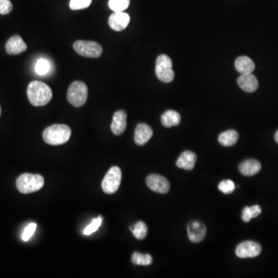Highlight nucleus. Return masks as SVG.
<instances>
[{"mask_svg":"<svg viewBox=\"0 0 278 278\" xmlns=\"http://www.w3.org/2000/svg\"><path fill=\"white\" fill-rule=\"evenodd\" d=\"M27 97L34 106H44L52 99V91L47 84L34 80L27 87Z\"/></svg>","mask_w":278,"mask_h":278,"instance_id":"1","label":"nucleus"},{"mask_svg":"<svg viewBox=\"0 0 278 278\" xmlns=\"http://www.w3.org/2000/svg\"><path fill=\"white\" fill-rule=\"evenodd\" d=\"M71 130L66 125H53L45 129L43 133L44 142L51 146H60L69 141Z\"/></svg>","mask_w":278,"mask_h":278,"instance_id":"2","label":"nucleus"},{"mask_svg":"<svg viewBox=\"0 0 278 278\" xmlns=\"http://www.w3.org/2000/svg\"><path fill=\"white\" fill-rule=\"evenodd\" d=\"M44 185V179L38 174L24 173L17 178V188L22 194L39 191Z\"/></svg>","mask_w":278,"mask_h":278,"instance_id":"3","label":"nucleus"},{"mask_svg":"<svg viewBox=\"0 0 278 278\" xmlns=\"http://www.w3.org/2000/svg\"><path fill=\"white\" fill-rule=\"evenodd\" d=\"M88 95V87L82 81H74L67 90V101L77 108L83 106L86 103Z\"/></svg>","mask_w":278,"mask_h":278,"instance_id":"4","label":"nucleus"},{"mask_svg":"<svg viewBox=\"0 0 278 278\" xmlns=\"http://www.w3.org/2000/svg\"><path fill=\"white\" fill-rule=\"evenodd\" d=\"M155 74L162 82L170 83L175 78L172 62L169 56L162 55L158 56L155 64Z\"/></svg>","mask_w":278,"mask_h":278,"instance_id":"5","label":"nucleus"},{"mask_svg":"<svg viewBox=\"0 0 278 278\" xmlns=\"http://www.w3.org/2000/svg\"><path fill=\"white\" fill-rule=\"evenodd\" d=\"M122 177L121 168L118 167H111L101 183L103 191L107 194H113L117 192L122 183Z\"/></svg>","mask_w":278,"mask_h":278,"instance_id":"6","label":"nucleus"},{"mask_svg":"<svg viewBox=\"0 0 278 278\" xmlns=\"http://www.w3.org/2000/svg\"><path fill=\"white\" fill-rule=\"evenodd\" d=\"M75 52L88 58H98L102 55L103 49L99 43L88 40H77L73 45Z\"/></svg>","mask_w":278,"mask_h":278,"instance_id":"7","label":"nucleus"},{"mask_svg":"<svg viewBox=\"0 0 278 278\" xmlns=\"http://www.w3.org/2000/svg\"><path fill=\"white\" fill-rule=\"evenodd\" d=\"M261 246L254 241H246L238 245L236 254L240 258H252L259 256L261 253Z\"/></svg>","mask_w":278,"mask_h":278,"instance_id":"8","label":"nucleus"},{"mask_svg":"<svg viewBox=\"0 0 278 278\" xmlns=\"http://www.w3.org/2000/svg\"><path fill=\"white\" fill-rule=\"evenodd\" d=\"M146 184L151 190L161 194H166L170 189V184L168 180L163 176L156 174H151L148 176Z\"/></svg>","mask_w":278,"mask_h":278,"instance_id":"9","label":"nucleus"},{"mask_svg":"<svg viewBox=\"0 0 278 278\" xmlns=\"http://www.w3.org/2000/svg\"><path fill=\"white\" fill-rule=\"evenodd\" d=\"M130 22V17L124 12H114L110 16L109 24L114 31H122L127 28Z\"/></svg>","mask_w":278,"mask_h":278,"instance_id":"10","label":"nucleus"},{"mask_svg":"<svg viewBox=\"0 0 278 278\" xmlns=\"http://www.w3.org/2000/svg\"><path fill=\"white\" fill-rule=\"evenodd\" d=\"M187 231L189 240L193 243H199L205 238L206 228L205 225L200 221H194L189 222Z\"/></svg>","mask_w":278,"mask_h":278,"instance_id":"11","label":"nucleus"},{"mask_svg":"<svg viewBox=\"0 0 278 278\" xmlns=\"http://www.w3.org/2000/svg\"><path fill=\"white\" fill-rule=\"evenodd\" d=\"M127 127V113L125 111H118L114 113L112 120V132L115 135H121L125 131Z\"/></svg>","mask_w":278,"mask_h":278,"instance_id":"12","label":"nucleus"},{"mask_svg":"<svg viewBox=\"0 0 278 278\" xmlns=\"http://www.w3.org/2000/svg\"><path fill=\"white\" fill-rule=\"evenodd\" d=\"M153 131L150 126L145 123L138 124L134 131V142L138 146H144L151 139Z\"/></svg>","mask_w":278,"mask_h":278,"instance_id":"13","label":"nucleus"},{"mask_svg":"<svg viewBox=\"0 0 278 278\" xmlns=\"http://www.w3.org/2000/svg\"><path fill=\"white\" fill-rule=\"evenodd\" d=\"M27 49L26 43L18 35H14L8 39L6 43V51L8 55H18L25 52Z\"/></svg>","mask_w":278,"mask_h":278,"instance_id":"14","label":"nucleus"},{"mask_svg":"<svg viewBox=\"0 0 278 278\" xmlns=\"http://www.w3.org/2000/svg\"><path fill=\"white\" fill-rule=\"evenodd\" d=\"M237 84L241 89L247 93L256 92L259 87L258 78L252 74H241L237 80Z\"/></svg>","mask_w":278,"mask_h":278,"instance_id":"15","label":"nucleus"},{"mask_svg":"<svg viewBox=\"0 0 278 278\" xmlns=\"http://www.w3.org/2000/svg\"><path fill=\"white\" fill-rule=\"evenodd\" d=\"M197 161V157L196 154L190 151H185L179 157L176 166L179 168L185 170H192L194 168Z\"/></svg>","mask_w":278,"mask_h":278,"instance_id":"16","label":"nucleus"},{"mask_svg":"<svg viewBox=\"0 0 278 278\" xmlns=\"http://www.w3.org/2000/svg\"><path fill=\"white\" fill-rule=\"evenodd\" d=\"M235 67L236 70L241 74H247L254 72L255 70V64L248 56H239L236 60Z\"/></svg>","mask_w":278,"mask_h":278,"instance_id":"17","label":"nucleus"},{"mask_svg":"<svg viewBox=\"0 0 278 278\" xmlns=\"http://www.w3.org/2000/svg\"><path fill=\"white\" fill-rule=\"evenodd\" d=\"M239 169L240 172L243 174V176H252L260 171L261 164L254 159H248L240 165Z\"/></svg>","mask_w":278,"mask_h":278,"instance_id":"18","label":"nucleus"},{"mask_svg":"<svg viewBox=\"0 0 278 278\" xmlns=\"http://www.w3.org/2000/svg\"><path fill=\"white\" fill-rule=\"evenodd\" d=\"M161 122L166 128L177 126L181 122V116L176 111L168 110L162 115Z\"/></svg>","mask_w":278,"mask_h":278,"instance_id":"19","label":"nucleus"},{"mask_svg":"<svg viewBox=\"0 0 278 278\" xmlns=\"http://www.w3.org/2000/svg\"><path fill=\"white\" fill-rule=\"evenodd\" d=\"M239 138V134L235 130H229L221 133L218 137L220 144L225 147L234 146L237 143Z\"/></svg>","mask_w":278,"mask_h":278,"instance_id":"20","label":"nucleus"},{"mask_svg":"<svg viewBox=\"0 0 278 278\" xmlns=\"http://www.w3.org/2000/svg\"><path fill=\"white\" fill-rule=\"evenodd\" d=\"M133 235L138 240H144L148 234V227L146 224L142 221L136 222L133 227L130 228Z\"/></svg>","mask_w":278,"mask_h":278,"instance_id":"21","label":"nucleus"},{"mask_svg":"<svg viewBox=\"0 0 278 278\" xmlns=\"http://www.w3.org/2000/svg\"><path fill=\"white\" fill-rule=\"evenodd\" d=\"M131 261L135 265L148 266L152 263V258L149 254L134 252L131 257Z\"/></svg>","mask_w":278,"mask_h":278,"instance_id":"22","label":"nucleus"},{"mask_svg":"<svg viewBox=\"0 0 278 278\" xmlns=\"http://www.w3.org/2000/svg\"><path fill=\"white\" fill-rule=\"evenodd\" d=\"M109 5L114 12H124L130 5V0H109Z\"/></svg>","mask_w":278,"mask_h":278,"instance_id":"23","label":"nucleus"},{"mask_svg":"<svg viewBox=\"0 0 278 278\" xmlns=\"http://www.w3.org/2000/svg\"><path fill=\"white\" fill-rule=\"evenodd\" d=\"M50 70H51V64L48 60H46V59H39L38 61L37 62L35 67L36 73L38 75H40V76H43V75L47 74L50 72Z\"/></svg>","mask_w":278,"mask_h":278,"instance_id":"24","label":"nucleus"},{"mask_svg":"<svg viewBox=\"0 0 278 278\" xmlns=\"http://www.w3.org/2000/svg\"><path fill=\"white\" fill-rule=\"evenodd\" d=\"M102 221L103 218L101 217L93 219V221L84 229V235H91V234H93L94 232L97 231L99 229L100 226H101Z\"/></svg>","mask_w":278,"mask_h":278,"instance_id":"25","label":"nucleus"},{"mask_svg":"<svg viewBox=\"0 0 278 278\" xmlns=\"http://www.w3.org/2000/svg\"><path fill=\"white\" fill-rule=\"evenodd\" d=\"M92 0H71L70 8L72 10H80L86 9L92 3Z\"/></svg>","mask_w":278,"mask_h":278,"instance_id":"26","label":"nucleus"},{"mask_svg":"<svg viewBox=\"0 0 278 278\" xmlns=\"http://www.w3.org/2000/svg\"><path fill=\"white\" fill-rule=\"evenodd\" d=\"M219 189L224 194H230L235 190V184L232 180H223L219 184Z\"/></svg>","mask_w":278,"mask_h":278,"instance_id":"27","label":"nucleus"},{"mask_svg":"<svg viewBox=\"0 0 278 278\" xmlns=\"http://www.w3.org/2000/svg\"><path fill=\"white\" fill-rule=\"evenodd\" d=\"M13 6L10 0H0V14L7 15L13 10Z\"/></svg>","mask_w":278,"mask_h":278,"instance_id":"28","label":"nucleus"},{"mask_svg":"<svg viewBox=\"0 0 278 278\" xmlns=\"http://www.w3.org/2000/svg\"><path fill=\"white\" fill-rule=\"evenodd\" d=\"M37 224L32 222V223L29 224L28 226H26V229L22 234V239L23 241H28L34 235V232L37 229Z\"/></svg>","mask_w":278,"mask_h":278,"instance_id":"29","label":"nucleus"},{"mask_svg":"<svg viewBox=\"0 0 278 278\" xmlns=\"http://www.w3.org/2000/svg\"><path fill=\"white\" fill-rule=\"evenodd\" d=\"M242 219H243V222H250V220L252 219L250 208L248 206H246L243 209V213H242Z\"/></svg>","mask_w":278,"mask_h":278,"instance_id":"30","label":"nucleus"},{"mask_svg":"<svg viewBox=\"0 0 278 278\" xmlns=\"http://www.w3.org/2000/svg\"><path fill=\"white\" fill-rule=\"evenodd\" d=\"M250 208V212H251V215H252V218H255V217H258L260 213H261V209L259 207V205H253Z\"/></svg>","mask_w":278,"mask_h":278,"instance_id":"31","label":"nucleus"},{"mask_svg":"<svg viewBox=\"0 0 278 278\" xmlns=\"http://www.w3.org/2000/svg\"><path fill=\"white\" fill-rule=\"evenodd\" d=\"M275 140H276L277 143H278V131L275 134Z\"/></svg>","mask_w":278,"mask_h":278,"instance_id":"32","label":"nucleus"},{"mask_svg":"<svg viewBox=\"0 0 278 278\" xmlns=\"http://www.w3.org/2000/svg\"><path fill=\"white\" fill-rule=\"evenodd\" d=\"M0 115H1V106H0Z\"/></svg>","mask_w":278,"mask_h":278,"instance_id":"33","label":"nucleus"}]
</instances>
